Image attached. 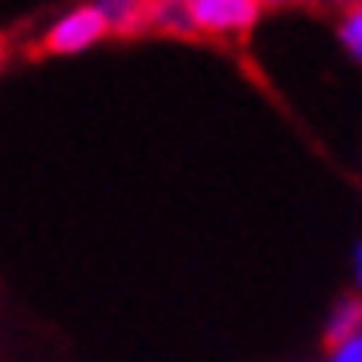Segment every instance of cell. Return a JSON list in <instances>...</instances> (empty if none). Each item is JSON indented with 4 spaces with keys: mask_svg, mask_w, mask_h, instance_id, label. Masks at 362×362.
Instances as JSON below:
<instances>
[{
    "mask_svg": "<svg viewBox=\"0 0 362 362\" xmlns=\"http://www.w3.org/2000/svg\"><path fill=\"white\" fill-rule=\"evenodd\" d=\"M338 4H346V8H354V4H358V0H338Z\"/></svg>",
    "mask_w": 362,
    "mask_h": 362,
    "instance_id": "obj_7",
    "label": "cell"
},
{
    "mask_svg": "<svg viewBox=\"0 0 362 362\" xmlns=\"http://www.w3.org/2000/svg\"><path fill=\"white\" fill-rule=\"evenodd\" d=\"M342 45L354 53V57L362 53V8L358 4H354V8L346 13V21H342Z\"/></svg>",
    "mask_w": 362,
    "mask_h": 362,
    "instance_id": "obj_4",
    "label": "cell"
},
{
    "mask_svg": "<svg viewBox=\"0 0 362 362\" xmlns=\"http://www.w3.org/2000/svg\"><path fill=\"white\" fill-rule=\"evenodd\" d=\"M257 4H289V0H257Z\"/></svg>",
    "mask_w": 362,
    "mask_h": 362,
    "instance_id": "obj_6",
    "label": "cell"
},
{
    "mask_svg": "<svg viewBox=\"0 0 362 362\" xmlns=\"http://www.w3.org/2000/svg\"><path fill=\"white\" fill-rule=\"evenodd\" d=\"M0 66H4V37H0Z\"/></svg>",
    "mask_w": 362,
    "mask_h": 362,
    "instance_id": "obj_8",
    "label": "cell"
},
{
    "mask_svg": "<svg viewBox=\"0 0 362 362\" xmlns=\"http://www.w3.org/2000/svg\"><path fill=\"white\" fill-rule=\"evenodd\" d=\"M358 301H342L338 310H334V317H329V326H326V342L329 346H342L350 342V338H358Z\"/></svg>",
    "mask_w": 362,
    "mask_h": 362,
    "instance_id": "obj_3",
    "label": "cell"
},
{
    "mask_svg": "<svg viewBox=\"0 0 362 362\" xmlns=\"http://www.w3.org/2000/svg\"><path fill=\"white\" fill-rule=\"evenodd\" d=\"M106 33V21L94 4H82V8H74L69 17H62L53 25L49 33L41 37L33 45V57H49V53H78V49H90L94 41H102Z\"/></svg>",
    "mask_w": 362,
    "mask_h": 362,
    "instance_id": "obj_2",
    "label": "cell"
},
{
    "mask_svg": "<svg viewBox=\"0 0 362 362\" xmlns=\"http://www.w3.org/2000/svg\"><path fill=\"white\" fill-rule=\"evenodd\" d=\"M329 362H362V338H350V342L334 346V358Z\"/></svg>",
    "mask_w": 362,
    "mask_h": 362,
    "instance_id": "obj_5",
    "label": "cell"
},
{
    "mask_svg": "<svg viewBox=\"0 0 362 362\" xmlns=\"http://www.w3.org/2000/svg\"><path fill=\"white\" fill-rule=\"evenodd\" d=\"M261 17L257 0H192L187 4V25L192 33L208 37H245Z\"/></svg>",
    "mask_w": 362,
    "mask_h": 362,
    "instance_id": "obj_1",
    "label": "cell"
}]
</instances>
